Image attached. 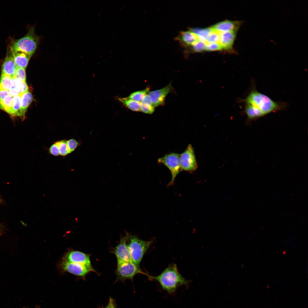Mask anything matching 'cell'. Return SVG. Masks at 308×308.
Returning <instances> with one entry per match:
<instances>
[{"instance_id": "1", "label": "cell", "mask_w": 308, "mask_h": 308, "mask_svg": "<svg viewBox=\"0 0 308 308\" xmlns=\"http://www.w3.org/2000/svg\"><path fill=\"white\" fill-rule=\"evenodd\" d=\"M148 276L150 279L157 281L162 288L169 293L175 292L180 286H187L190 282L181 275L174 264L169 265L158 275Z\"/></svg>"}, {"instance_id": "2", "label": "cell", "mask_w": 308, "mask_h": 308, "mask_svg": "<svg viewBox=\"0 0 308 308\" xmlns=\"http://www.w3.org/2000/svg\"><path fill=\"white\" fill-rule=\"evenodd\" d=\"M240 101L257 108L264 116L280 110L283 108V104L273 101L255 89H252L245 98Z\"/></svg>"}, {"instance_id": "3", "label": "cell", "mask_w": 308, "mask_h": 308, "mask_svg": "<svg viewBox=\"0 0 308 308\" xmlns=\"http://www.w3.org/2000/svg\"><path fill=\"white\" fill-rule=\"evenodd\" d=\"M39 39L35 33V27H31L24 36L12 40L9 48L11 51L23 52L32 56L37 48Z\"/></svg>"}, {"instance_id": "4", "label": "cell", "mask_w": 308, "mask_h": 308, "mask_svg": "<svg viewBox=\"0 0 308 308\" xmlns=\"http://www.w3.org/2000/svg\"><path fill=\"white\" fill-rule=\"evenodd\" d=\"M133 262L140 268V263L152 241H145L127 234L125 237Z\"/></svg>"}, {"instance_id": "5", "label": "cell", "mask_w": 308, "mask_h": 308, "mask_svg": "<svg viewBox=\"0 0 308 308\" xmlns=\"http://www.w3.org/2000/svg\"><path fill=\"white\" fill-rule=\"evenodd\" d=\"M158 162L164 165L170 170L172 177L168 185H173L176 177L182 170L180 163V155L175 153L167 154L159 158Z\"/></svg>"}, {"instance_id": "6", "label": "cell", "mask_w": 308, "mask_h": 308, "mask_svg": "<svg viewBox=\"0 0 308 308\" xmlns=\"http://www.w3.org/2000/svg\"><path fill=\"white\" fill-rule=\"evenodd\" d=\"M138 273H143L140 268L132 261L117 263L116 271L117 281H123L127 279L132 280L135 275Z\"/></svg>"}, {"instance_id": "7", "label": "cell", "mask_w": 308, "mask_h": 308, "mask_svg": "<svg viewBox=\"0 0 308 308\" xmlns=\"http://www.w3.org/2000/svg\"><path fill=\"white\" fill-rule=\"evenodd\" d=\"M180 161L182 170L193 171L197 169L198 165L194 149L191 144L180 155Z\"/></svg>"}, {"instance_id": "8", "label": "cell", "mask_w": 308, "mask_h": 308, "mask_svg": "<svg viewBox=\"0 0 308 308\" xmlns=\"http://www.w3.org/2000/svg\"><path fill=\"white\" fill-rule=\"evenodd\" d=\"M61 265L64 271L78 276L84 277L90 271L96 272L92 265L72 263L64 260Z\"/></svg>"}, {"instance_id": "9", "label": "cell", "mask_w": 308, "mask_h": 308, "mask_svg": "<svg viewBox=\"0 0 308 308\" xmlns=\"http://www.w3.org/2000/svg\"><path fill=\"white\" fill-rule=\"evenodd\" d=\"M172 89L171 83H170L162 88L149 92L148 95L155 108L164 105L166 97Z\"/></svg>"}, {"instance_id": "10", "label": "cell", "mask_w": 308, "mask_h": 308, "mask_svg": "<svg viewBox=\"0 0 308 308\" xmlns=\"http://www.w3.org/2000/svg\"><path fill=\"white\" fill-rule=\"evenodd\" d=\"M114 253L117 258V263L132 261L125 237L121 238L114 250Z\"/></svg>"}, {"instance_id": "11", "label": "cell", "mask_w": 308, "mask_h": 308, "mask_svg": "<svg viewBox=\"0 0 308 308\" xmlns=\"http://www.w3.org/2000/svg\"><path fill=\"white\" fill-rule=\"evenodd\" d=\"M241 23L239 21L226 20L218 23L211 27L218 33L227 32L236 33Z\"/></svg>"}, {"instance_id": "12", "label": "cell", "mask_w": 308, "mask_h": 308, "mask_svg": "<svg viewBox=\"0 0 308 308\" xmlns=\"http://www.w3.org/2000/svg\"><path fill=\"white\" fill-rule=\"evenodd\" d=\"M64 260L69 262L91 265L89 255L78 251H72L67 253Z\"/></svg>"}, {"instance_id": "13", "label": "cell", "mask_w": 308, "mask_h": 308, "mask_svg": "<svg viewBox=\"0 0 308 308\" xmlns=\"http://www.w3.org/2000/svg\"><path fill=\"white\" fill-rule=\"evenodd\" d=\"M7 50L6 56L2 66L1 74H6L13 78L14 77L17 67L10 49L8 48Z\"/></svg>"}, {"instance_id": "14", "label": "cell", "mask_w": 308, "mask_h": 308, "mask_svg": "<svg viewBox=\"0 0 308 308\" xmlns=\"http://www.w3.org/2000/svg\"><path fill=\"white\" fill-rule=\"evenodd\" d=\"M176 39L185 47H190L198 40L196 35L190 30L180 32Z\"/></svg>"}, {"instance_id": "15", "label": "cell", "mask_w": 308, "mask_h": 308, "mask_svg": "<svg viewBox=\"0 0 308 308\" xmlns=\"http://www.w3.org/2000/svg\"><path fill=\"white\" fill-rule=\"evenodd\" d=\"M219 33L220 44L223 49L231 50L235 39L236 33L227 32Z\"/></svg>"}, {"instance_id": "16", "label": "cell", "mask_w": 308, "mask_h": 308, "mask_svg": "<svg viewBox=\"0 0 308 308\" xmlns=\"http://www.w3.org/2000/svg\"><path fill=\"white\" fill-rule=\"evenodd\" d=\"M10 50L17 67L22 68L25 69L31 56L23 52H15Z\"/></svg>"}, {"instance_id": "17", "label": "cell", "mask_w": 308, "mask_h": 308, "mask_svg": "<svg viewBox=\"0 0 308 308\" xmlns=\"http://www.w3.org/2000/svg\"><path fill=\"white\" fill-rule=\"evenodd\" d=\"M20 96L21 112V118L24 119L27 108L32 102L33 97L30 92L20 94Z\"/></svg>"}, {"instance_id": "18", "label": "cell", "mask_w": 308, "mask_h": 308, "mask_svg": "<svg viewBox=\"0 0 308 308\" xmlns=\"http://www.w3.org/2000/svg\"><path fill=\"white\" fill-rule=\"evenodd\" d=\"M244 111L248 119L250 120H256L265 116L257 108L247 104H245Z\"/></svg>"}, {"instance_id": "19", "label": "cell", "mask_w": 308, "mask_h": 308, "mask_svg": "<svg viewBox=\"0 0 308 308\" xmlns=\"http://www.w3.org/2000/svg\"><path fill=\"white\" fill-rule=\"evenodd\" d=\"M190 30L196 35L199 40L206 43L209 34L213 31V29L211 27L203 29L194 28L191 29Z\"/></svg>"}, {"instance_id": "20", "label": "cell", "mask_w": 308, "mask_h": 308, "mask_svg": "<svg viewBox=\"0 0 308 308\" xmlns=\"http://www.w3.org/2000/svg\"><path fill=\"white\" fill-rule=\"evenodd\" d=\"M118 100L130 110L135 112L141 111V102L134 101L128 98H119Z\"/></svg>"}, {"instance_id": "21", "label": "cell", "mask_w": 308, "mask_h": 308, "mask_svg": "<svg viewBox=\"0 0 308 308\" xmlns=\"http://www.w3.org/2000/svg\"><path fill=\"white\" fill-rule=\"evenodd\" d=\"M155 108L150 98L148 96L145 97L141 102V111L143 113L152 114L155 111Z\"/></svg>"}, {"instance_id": "22", "label": "cell", "mask_w": 308, "mask_h": 308, "mask_svg": "<svg viewBox=\"0 0 308 308\" xmlns=\"http://www.w3.org/2000/svg\"><path fill=\"white\" fill-rule=\"evenodd\" d=\"M13 97L10 95L0 101V109L11 115L13 110Z\"/></svg>"}, {"instance_id": "23", "label": "cell", "mask_w": 308, "mask_h": 308, "mask_svg": "<svg viewBox=\"0 0 308 308\" xmlns=\"http://www.w3.org/2000/svg\"><path fill=\"white\" fill-rule=\"evenodd\" d=\"M13 86L19 93L22 94L28 91V87L26 81L13 77L12 78Z\"/></svg>"}, {"instance_id": "24", "label": "cell", "mask_w": 308, "mask_h": 308, "mask_svg": "<svg viewBox=\"0 0 308 308\" xmlns=\"http://www.w3.org/2000/svg\"><path fill=\"white\" fill-rule=\"evenodd\" d=\"M12 78L5 74H1L0 79V90H9L12 87Z\"/></svg>"}, {"instance_id": "25", "label": "cell", "mask_w": 308, "mask_h": 308, "mask_svg": "<svg viewBox=\"0 0 308 308\" xmlns=\"http://www.w3.org/2000/svg\"><path fill=\"white\" fill-rule=\"evenodd\" d=\"M149 90L150 88L148 87L144 90L134 92L130 94L127 98L141 103L145 96L149 93Z\"/></svg>"}, {"instance_id": "26", "label": "cell", "mask_w": 308, "mask_h": 308, "mask_svg": "<svg viewBox=\"0 0 308 308\" xmlns=\"http://www.w3.org/2000/svg\"><path fill=\"white\" fill-rule=\"evenodd\" d=\"M11 116L21 117L20 95L13 98V110Z\"/></svg>"}, {"instance_id": "27", "label": "cell", "mask_w": 308, "mask_h": 308, "mask_svg": "<svg viewBox=\"0 0 308 308\" xmlns=\"http://www.w3.org/2000/svg\"><path fill=\"white\" fill-rule=\"evenodd\" d=\"M55 143L58 146L60 155L64 156L70 153L67 147L66 140H62Z\"/></svg>"}, {"instance_id": "28", "label": "cell", "mask_w": 308, "mask_h": 308, "mask_svg": "<svg viewBox=\"0 0 308 308\" xmlns=\"http://www.w3.org/2000/svg\"><path fill=\"white\" fill-rule=\"evenodd\" d=\"M190 47L194 52H200L205 50L206 43L198 40Z\"/></svg>"}, {"instance_id": "29", "label": "cell", "mask_w": 308, "mask_h": 308, "mask_svg": "<svg viewBox=\"0 0 308 308\" xmlns=\"http://www.w3.org/2000/svg\"><path fill=\"white\" fill-rule=\"evenodd\" d=\"M219 33L213 29V31L209 34L206 42L219 43Z\"/></svg>"}, {"instance_id": "30", "label": "cell", "mask_w": 308, "mask_h": 308, "mask_svg": "<svg viewBox=\"0 0 308 308\" xmlns=\"http://www.w3.org/2000/svg\"><path fill=\"white\" fill-rule=\"evenodd\" d=\"M222 49V47L219 43L206 42L205 50L213 51L221 50Z\"/></svg>"}, {"instance_id": "31", "label": "cell", "mask_w": 308, "mask_h": 308, "mask_svg": "<svg viewBox=\"0 0 308 308\" xmlns=\"http://www.w3.org/2000/svg\"><path fill=\"white\" fill-rule=\"evenodd\" d=\"M25 69L23 68L17 67L14 77L26 81V75Z\"/></svg>"}, {"instance_id": "32", "label": "cell", "mask_w": 308, "mask_h": 308, "mask_svg": "<svg viewBox=\"0 0 308 308\" xmlns=\"http://www.w3.org/2000/svg\"><path fill=\"white\" fill-rule=\"evenodd\" d=\"M66 144L68 149L71 153L77 148L79 143L75 139H71L66 141Z\"/></svg>"}, {"instance_id": "33", "label": "cell", "mask_w": 308, "mask_h": 308, "mask_svg": "<svg viewBox=\"0 0 308 308\" xmlns=\"http://www.w3.org/2000/svg\"><path fill=\"white\" fill-rule=\"evenodd\" d=\"M49 151L50 153L53 155L57 156L60 155L58 148L56 143L50 146Z\"/></svg>"}, {"instance_id": "34", "label": "cell", "mask_w": 308, "mask_h": 308, "mask_svg": "<svg viewBox=\"0 0 308 308\" xmlns=\"http://www.w3.org/2000/svg\"><path fill=\"white\" fill-rule=\"evenodd\" d=\"M9 95L12 97H14L19 95L20 94L15 88H12L8 90Z\"/></svg>"}, {"instance_id": "35", "label": "cell", "mask_w": 308, "mask_h": 308, "mask_svg": "<svg viewBox=\"0 0 308 308\" xmlns=\"http://www.w3.org/2000/svg\"><path fill=\"white\" fill-rule=\"evenodd\" d=\"M9 95L8 90H0V101Z\"/></svg>"}, {"instance_id": "36", "label": "cell", "mask_w": 308, "mask_h": 308, "mask_svg": "<svg viewBox=\"0 0 308 308\" xmlns=\"http://www.w3.org/2000/svg\"><path fill=\"white\" fill-rule=\"evenodd\" d=\"M105 308H115L114 300L110 297L107 305Z\"/></svg>"}, {"instance_id": "37", "label": "cell", "mask_w": 308, "mask_h": 308, "mask_svg": "<svg viewBox=\"0 0 308 308\" xmlns=\"http://www.w3.org/2000/svg\"><path fill=\"white\" fill-rule=\"evenodd\" d=\"M3 226L0 224V229H2Z\"/></svg>"}]
</instances>
